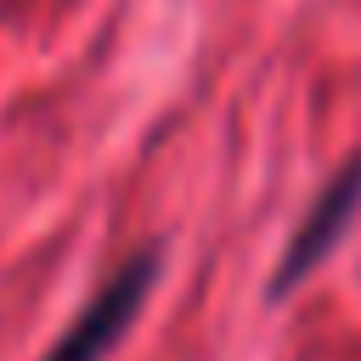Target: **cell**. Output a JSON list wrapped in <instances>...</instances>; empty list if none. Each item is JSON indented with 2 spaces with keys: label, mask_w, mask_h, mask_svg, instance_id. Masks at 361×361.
Listing matches in <instances>:
<instances>
[{
  "label": "cell",
  "mask_w": 361,
  "mask_h": 361,
  "mask_svg": "<svg viewBox=\"0 0 361 361\" xmlns=\"http://www.w3.org/2000/svg\"><path fill=\"white\" fill-rule=\"evenodd\" d=\"M158 265H164V248H141L135 259H124L96 288V299L68 322V333L45 350V361H102L130 333V322L141 316V305H147V293L158 282Z\"/></svg>",
  "instance_id": "obj_1"
},
{
  "label": "cell",
  "mask_w": 361,
  "mask_h": 361,
  "mask_svg": "<svg viewBox=\"0 0 361 361\" xmlns=\"http://www.w3.org/2000/svg\"><path fill=\"white\" fill-rule=\"evenodd\" d=\"M355 214H361V158H350V164L322 186V197L305 209V220L293 226V237H288V248H282V259H276V276H271V299L293 293V288L333 254V243L350 231Z\"/></svg>",
  "instance_id": "obj_2"
}]
</instances>
